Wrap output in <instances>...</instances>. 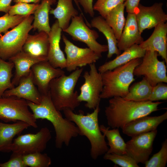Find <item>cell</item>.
Returning a JSON list of instances; mask_svg holds the SVG:
<instances>
[{"label": "cell", "instance_id": "cell-1", "mask_svg": "<svg viewBox=\"0 0 167 167\" xmlns=\"http://www.w3.org/2000/svg\"><path fill=\"white\" fill-rule=\"evenodd\" d=\"M29 109L36 119H46L52 124L55 132V145L61 148L63 144L68 146L72 139L79 135L77 127L73 122L64 118L54 105L49 92L42 94L39 104L28 101Z\"/></svg>", "mask_w": 167, "mask_h": 167}, {"label": "cell", "instance_id": "cell-2", "mask_svg": "<svg viewBox=\"0 0 167 167\" xmlns=\"http://www.w3.org/2000/svg\"><path fill=\"white\" fill-rule=\"evenodd\" d=\"M161 102L135 101L115 96L110 98L105 108L108 125L112 128L122 129L131 122L159 110Z\"/></svg>", "mask_w": 167, "mask_h": 167}, {"label": "cell", "instance_id": "cell-3", "mask_svg": "<svg viewBox=\"0 0 167 167\" xmlns=\"http://www.w3.org/2000/svg\"><path fill=\"white\" fill-rule=\"evenodd\" d=\"M65 118L73 122L78 128L79 135L85 136L89 141L90 156L93 160L106 153L109 148L105 136L101 131L98 122L99 105L91 113L85 115L81 112L74 113L69 109L63 110Z\"/></svg>", "mask_w": 167, "mask_h": 167}, {"label": "cell", "instance_id": "cell-4", "mask_svg": "<svg viewBox=\"0 0 167 167\" xmlns=\"http://www.w3.org/2000/svg\"><path fill=\"white\" fill-rule=\"evenodd\" d=\"M141 61V58H136L112 70L101 73L103 88L101 98L125 97L130 84L135 80L134 71Z\"/></svg>", "mask_w": 167, "mask_h": 167}, {"label": "cell", "instance_id": "cell-5", "mask_svg": "<svg viewBox=\"0 0 167 167\" xmlns=\"http://www.w3.org/2000/svg\"><path fill=\"white\" fill-rule=\"evenodd\" d=\"M83 70V67L78 68L69 75L65 74L50 82L49 93L58 110L69 109L74 111L79 105V94L75 88Z\"/></svg>", "mask_w": 167, "mask_h": 167}, {"label": "cell", "instance_id": "cell-6", "mask_svg": "<svg viewBox=\"0 0 167 167\" xmlns=\"http://www.w3.org/2000/svg\"><path fill=\"white\" fill-rule=\"evenodd\" d=\"M34 16H27L20 24L0 37V58L5 60L22 51L29 32L33 28Z\"/></svg>", "mask_w": 167, "mask_h": 167}, {"label": "cell", "instance_id": "cell-7", "mask_svg": "<svg viewBox=\"0 0 167 167\" xmlns=\"http://www.w3.org/2000/svg\"><path fill=\"white\" fill-rule=\"evenodd\" d=\"M0 120L6 122L21 121L34 128L38 127L27 101L15 96L0 97Z\"/></svg>", "mask_w": 167, "mask_h": 167}, {"label": "cell", "instance_id": "cell-8", "mask_svg": "<svg viewBox=\"0 0 167 167\" xmlns=\"http://www.w3.org/2000/svg\"><path fill=\"white\" fill-rule=\"evenodd\" d=\"M83 16L81 13L73 17L69 26L62 31L69 35L73 40L84 43L88 48L102 56L103 53L108 51V46L97 41L99 34L89 28L90 24Z\"/></svg>", "mask_w": 167, "mask_h": 167}, {"label": "cell", "instance_id": "cell-9", "mask_svg": "<svg viewBox=\"0 0 167 167\" xmlns=\"http://www.w3.org/2000/svg\"><path fill=\"white\" fill-rule=\"evenodd\" d=\"M89 67V71H85L83 76L84 81L80 88L78 98L80 103L86 102V108L94 109L99 105L103 84L101 74L98 71L95 63L90 64Z\"/></svg>", "mask_w": 167, "mask_h": 167}, {"label": "cell", "instance_id": "cell-10", "mask_svg": "<svg viewBox=\"0 0 167 167\" xmlns=\"http://www.w3.org/2000/svg\"><path fill=\"white\" fill-rule=\"evenodd\" d=\"M51 137L50 131L46 127L42 128L36 133L19 135L13 140L7 152L23 155L42 152L46 148Z\"/></svg>", "mask_w": 167, "mask_h": 167}, {"label": "cell", "instance_id": "cell-11", "mask_svg": "<svg viewBox=\"0 0 167 167\" xmlns=\"http://www.w3.org/2000/svg\"><path fill=\"white\" fill-rule=\"evenodd\" d=\"M158 56L156 51H146L141 62L134 71V75L144 76L153 87L159 83H167L165 62L159 61Z\"/></svg>", "mask_w": 167, "mask_h": 167}, {"label": "cell", "instance_id": "cell-12", "mask_svg": "<svg viewBox=\"0 0 167 167\" xmlns=\"http://www.w3.org/2000/svg\"><path fill=\"white\" fill-rule=\"evenodd\" d=\"M62 39L66 55L65 68L68 71L95 63L101 57L89 48H80L75 45L64 35Z\"/></svg>", "mask_w": 167, "mask_h": 167}, {"label": "cell", "instance_id": "cell-13", "mask_svg": "<svg viewBox=\"0 0 167 167\" xmlns=\"http://www.w3.org/2000/svg\"><path fill=\"white\" fill-rule=\"evenodd\" d=\"M157 130L131 137L126 143V154L132 158L137 164H145L149 159L153 149Z\"/></svg>", "mask_w": 167, "mask_h": 167}, {"label": "cell", "instance_id": "cell-14", "mask_svg": "<svg viewBox=\"0 0 167 167\" xmlns=\"http://www.w3.org/2000/svg\"><path fill=\"white\" fill-rule=\"evenodd\" d=\"M162 3H156L146 6L139 4L135 11L139 31L142 33L146 29L155 28L162 23H166L167 15L164 12Z\"/></svg>", "mask_w": 167, "mask_h": 167}, {"label": "cell", "instance_id": "cell-15", "mask_svg": "<svg viewBox=\"0 0 167 167\" xmlns=\"http://www.w3.org/2000/svg\"><path fill=\"white\" fill-rule=\"evenodd\" d=\"M31 70L34 83L41 94L49 93V84L53 79L65 74L62 69L54 67L48 61L35 64Z\"/></svg>", "mask_w": 167, "mask_h": 167}, {"label": "cell", "instance_id": "cell-16", "mask_svg": "<svg viewBox=\"0 0 167 167\" xmlns=\"http://www.w3.org/2000/svg\"><path fill=\"white\" fill-rule=\"evenodd\" d=\"M35 86L31 70L27 75L20 79L16 87L6 90L2 96H15L39 104L41 101L42 94Z\"/></svg>", "mask_w": 167, "mask_h": 167}, {"label": "cell", "instance_id": "cell-17", "mask_svg": "<svg viewBox=\"0 0 167 167\" xmlns=\"http://www.w3.org/2000/svg\"><path fill=\"white\" fill-rule=\"evenodd\" d=\"M167 119V111L158 116H145L135 119L126 125L122 129V131L124 134L131 137L156 130L158 126Z\"/></svg>", "mask_w": 167, "mask_h": 167}, {"label": "cell", "instance_id": "cell-18", "mask_svg": "<svg viewBox=\"0 0 167 167\" xmlns=\"http://www.w3.org/2000/svg\"><path fill=\"white\" fill-rule=\"evenodd\" d=\"M62 30L56 20L48 34L49 46L48 61L54 67L63 69L66 67V58L60 45Z\"/></svg>", "mask_w": 167, "mask_h": 167}, {"label": "cell", "instance_id": "cell-19", "mask_svg": "<svg viewBox=\"0 0 167 167\" xmlns=\"http://www.w3.org/2000/svg\"><path fill=\"white\" fill-rule=\"evenodd\" d=\"M146 51L158 52L167 64V24L161 23L154 28L150 36L139 45Z\"/></svg>", "mask_w": 167, "mask_h": 167}, {"label": "cell", "instance_id": "cell-20", "mask_svg": "<svg viewBox=\"0 0 167 167\" xmlns=\"http://www.w3.org/2000/svg\"><path fill=\"white\" fill-rule=\"evenodd\" d=\"M126 23L117 46L120 51H124L133 45H139L143 39L139 31L135 13H127Z\"/></svg>", "mask_w": 167, "mask_h": 167}, {"label": "cell", "instance_id": "cell-21", "mask_svg": "<svg viewBox=\"0 0 167 167\" xmlns=\"http://www.w3.org/2000/svg\"><path fill=\"white\" fill-rule=\"evenodd\" d=\"M8 60L13 63L15 68L14 75L11 80L12 83L15 87L18 85L23 77L30 71L34 64L41 61H48L47 59L35 56L22 51Z\"/></svg>", "mask_w": 167, "mask_h": 167}, {"label": "cell", "instance_id": "cell-22", "mask_svg": "<svg viewBox=\"0 0 167 167\" xmlns=\"http://www.w3.org/2000/svg\"><path fill=\"white\" fill-rule=\"evenodd\" d=\"M49 46L48 34L41 31L34 35H28L22 51L47 59Z\"/></svg>", "mask_w": 167, "mask_h": 167}, {"label": "cell", "instance_id": "cell-23", "mask_svg": "<svg viewBox=\"0 0 167 167\" xmlns=\"http://www.w3.org/2000/svg\"><path fill=\"white\" fill-rule=\"evenodd\" d=\"M146 51L141 48L139 45L135 44L127 49L113 59L107 62L100 66L98 70L101 73L112 70L123 65L130 61L137 58H143Z\"/></svg>", "mask_w": 167, "mask_h": 167}, {"label": "cell", "instance_id": "cell-24", "mask_svg": "<svg viewBox=\"0 0 167 167\" xmlns=\"http://www.w3.org/2000/svg\"><path fill=\"white\" fill-rule=\"evenodd\" d=\"M30 126L29 124L21 121L12 124L0 122V152H7L14 137Z\"/></svg>", "mask_w": 167, "mask_h": 167}, {"label": "cell", "instance_id": "cell-25", "mask_svg": "<svg viewBox=\"0 0 167 167\" xmlns=\"http://www.w3.org/2000/svg\"><path fill=\"white\" fill-rule=\"evenodd\" d=\"M90 24L91 27L96 28L105 36L108 43V58H111L114 54L118 55L121 54L117 46L118 40L113 31L103 17L101 16L93 17Z\"/></svg>", "mask_w": 167, "mask_h": 167}, {"label": "cell", "instance_id": "cell-26", "mask_svg": "<svg viewBox=\"0 0 167 167\" xmlns=\"http://www.w3.org/2000/svg\"><path fill=\"white\" fill-rule=\"evenodd\" d=\"M73 0H58L56 7L50 11L49 14L53 15L57 19L60 27L62 31L69 26L73 17L78 16V11L74 7Z\"/></svg>", "mask_w": 167, "mask_h": 167}, {"label": "cell", "instance_id": "cell-27", "mask_svg": "<svg viewBox=\"0 0 167 167\" xmlns=\"http://www.w3.org/2000/svg\"><path fill=\"white\" fill-rule=\"evenodd\" d=\"M56 0H42L34 13V19L32 24L34 30L38 32H45L48 34L50 31L49 14L52 9L51 6L56 2Z\"/></svg>", "mask_w": 167, "mask_h": 167}, {"label": "cell", "instance_id": "cell-28", "mask_svg": "<svg viewBox=\"0 0 167 167\" xmlns=\"http://www.w3.org/2000/svg\"><path fill=\"white\" fill-rule=\"evenodd\" d=\"M100 127L101 131L106 137L107 144L109 146L106 153L126 154V143L120 134L119 128L109 130V127H106L103 125Z\"/></svg>", "mask_w": 167, "mask_h": 167}, {"label": "cell", "instance_id": "cell-29", "mask_svg": "<svg viewBox=\"0 0 167 167\" xmlns=\"http://www.w3.org/2000/svg\"><path fill=\"white\" fill-rule=\"evenodd\" d=\"M153 86L143 77L140 81L129 88L128 92L124 98L126 100L137 102L148 101Z\"/></svg>", "mask_w": 167, "mask_h": 167}, {"label": "cell", "instance_id": "cell-30", "mask_svg": "<svg viewBox=\"0 0 167 167\" xmlns=\"http://www.w3.org/2000/svg\"><path fill=\"white\" fill-rule=\"evenodd\" d=\"M125 8L124 3L120 4L110 11L105 19L113 30L117 40L121 36L126 23Z\"/></svg>", "mask_w": 167, "mask_h": 167}, {"label": "cell", "instance_id": "cell-31", "mask_svg": "<svg viewBox=\"0 0 167 167\" xmlns=\"http://www.w3.org/2000/svg\"><path fill=\"white\" fill-rule=\"evenodd\" d=\"M14 65L12 62L0 58V97L8 89L15 87L12 83V70Z\"/></svg>", "mask_w": 167, "mask_h": 167}, {"label": "cell", "instance_id": "cell-32", "mask_svg": "<svg viewBox=\"0 0 167 167\" xmlns=\"http://www.w3.org/2000/svg\"><path fill=\"white\" fill-rule=\"evenodd\" d=\"M23 158L27 167H48L52 163L51 158L47 154L42 152L24 155Z\"/></svg>", "mask_w": 167, "mask_h": 167}, {"label": "cell", "instance_id": "cell-33", "mask_svg": "<svg viewBox=\"0 0 167 167\" xmlns=\"http://www.w3.org/2000/svg\"><path fill=\"white\" fill-rule=\"evenodd\" d=\"M167 162V139L162 144L160 151L145 163V167H165Z\"/></svg>", "mask_w": 167, "mask_h": 167}, {"label": "cell", "instance_id": "cell-34", "mask_svg": "<svg viewBox=\"0 0 167 167\" xmlns=\"http://www.w3.org/2000/svg\"><path fill=\"white\" fill-rule=\"evenodd\" d=\"M39 3H29L19 2L11 6L8 14L10 15H22L25 16L34 14Z\"/></svg>", "mask_w": 167, "mask_h": 167}, {"label": "cell", "instance_id": "cell-35", "mask_svg": "<svg viewBox=\"0 0 167 167\" xmlns=\"http://www.w3.org/2000/svg\"><path fill=\"white\" fill-rule=\"evenodd\" d=\"M103 158L109 160L122 167H139L138 164L131 157L126 154L119 155L106 153Z\"/></svg>", "mask_w": 167, "mask_h": 167}, {"label": "cell", "instance_id": "cell-36", "mask_svg": "<svg viewBox=\"0 0 167 167\" xmlns=\"http://www.w3.org/2000/svg\"><path fill=\"white\" fill-rule=\"evenodd\" d=\"M27 16L16 15L11 16L6 13L0 17V37L2 33H5L8 30L13 28L21 22Z\"/></svg>", "mask_w": 167, "mask_h": 167}, {"label": "cell", "instance_id": "cell-37", "mask_svg": "<svg viewBox=\"0 0 167 167\" xmlns=\"http://www.w3.org/2000/svg\"><path fill=\"white\" fill-rule=\"evenodd\" d=\"M126 0H97L94 5V11L98 12L101 16L105 19L109 12Z\"/></svg>", "mask_w": 167, "mask_h": 167}, {"label": "cell", "instance_id": "cell-38", "mask_svg": "<svg viewBox=\"0 0 167 167\" xmlns=\"http://www.w3.org/2000/svg\"><path fill=\"white\" fill-rule=\"evenodd\" d=\"M166 83L160 82L152 87L148 101L152 102L167 99V85Z\"/></svg>", "mask_w": 167, "mask_h": 167}, {"label": "cell", "instance_id": "cell-39", "mask_svg": "<svg viewBox=\"0 0 167 167\" xmlns=\"http://www.w3.org/2000/svg\"><path fill=\"white\" fill-rule=\"evenodd\" d=\"M23 156L21 154L12 152L7 161L0 163V167H27L24 163Z\"/></svg>", "mask_w": 167, "mask_h": 167}, {"label": "cell", "instance_id": "cell-40", "mask_svg": "<svg viewBox=\"0 0 167 167\" xmlns=\"http://www.w3.org/2000/svg\"><path fill=\"white\" fill-rule=\"evenodd\" d=\"M83 7L84 12L90 16L94 17L95 12L93 8V0H77Z\"/></svg>", "mask_w": 167, "mask_h": 167}, {"label": "cell", "instance_id": "cell-41", "mask_svg": "<svg viewBox=\"0 0 167 167\" xmlns=\"http://www.w3.org/2000/svg\"><path fill=\"white\" fill-rule=\"evenodd\" d=\"M140 0H126L124 2L125 8L127 13H135Z\"/></svg>", "mask_w": 167, "mask_h": 167}, {"label": "cell", "instance_id": "cell-42", "mask_svg": "<svg viewBox=\"0 0 167 167\" xmlns=\"http://www.w3.org/2000/svg\"><path fill=\"white\" fill-rule=\"evenodd\" d=\"M12 0H0V11L8 13Z\"/></svg>", "mask_w": 167, "mask_h": 167}, {"label": "cell", "instance_id": "cell-43", "mask_svg": "<svg viewBox=\"0 0 167 167\" xmlns=\"http://www.w3.org/2000/svg\"><path fill=\"white\" fill-rule=\"evenodd\" d=\"M42 0H13L14 2L17 3L19 2L29 3L32 2L34 3H38Z\"/></svg>", "mask_w": 167, "mask_h": 167}, {"label": "cell", "instance_id": "cell-44", "mask_svg": "<svg viewBox=\"0 0 167 167\" xmlns=\"http://www.w3.org/2000/svg\"><path fill=\"white\" fill-rule=\"evenodd\" d=\"M74 2H75V4H76L78 8L79 9V10L81 11L82 13V14L83 15L82 12V10H81V9L80 8V7L79 6V3L78 2L77 0H74Z\"/></svg>", "mask_w": 167, "mask_h": 167}]
</instances>
